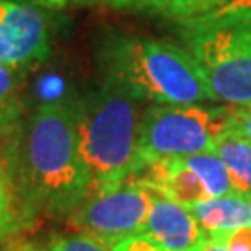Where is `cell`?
<instances>
[{
	"label": "cell",
	"instance_id": "cell-1",
	"mask_svg": "<svg viewBox=\"0 0 251 251\" xmlns=\"http://www.w3.org/2000/svg\"><path fill=\"white\" fill-rule=\"evenodd\" d=\"M4 151V170L26 222L36 212L69 218L91 194L73 102L47 100L21 117Z\"/></svg>",
	"mask_w": 251,
	"mask_h": 251
},
{
	"label": "cell",
	"instance_id": "cell-2",
	"mask_svg": "<svg viewBox=\"0 0 251 251\" xmlns=\"http://www.w3.org/2000/svg\"><path fill=\"white\" fill-rule=\"evenodd\" d=\"M104 76L151 104H205L214 95L192 54L166 39L108 34L99 47Z\"/></svg>",
	"mask_w": 251,
	"mask_h": 251
},
{
	"label": "cell",
	"instance_id": "cell-3",
	"mask_svg": "<svg viewBox=\"0 0 251 251\" xmlns=\"http://www.w3.org/2000/svg\"><path fill=\"white\" fill-rule=\"evenodd\" d=\"M142 106L144 100L108 76L73 102L91 192L114 190L136 173Z\"/></svg>",
	"mask_w": 251,
	"mask_h": 251
},
{
	"label": "cell",
	"instance_id": "cell-4",
	"mask_svg": "<svg viewBox=\"0 0 251 251\" xmlns=\"http://www.w3.org/2000/svg\"><path fill=\"white\" fill-rule=\"evenodd\" d=\"M180 37L216 100L251 104V13L184 25Z\"/></svg>",
	"mask_w": 251,
	"mask_h": 251
},
{
	"label": "cell",
	"instance_id": "cell-5",
	"mask_svg": "<svg viewBox=\"0 0 251 251\" xmlns=\"http://www.w3.org/2000/svg\"><path fill=\"white\" fill-rule=\"evenodd\" d=\"M231 116H233V106L229 104L147 106L142 114V123H140L138 170L152 160L184 158L190 154L212 151L218 138L225 130H229Z\"/></svg>",
	"mask_w": 251,
	"mask_h": 251
},
{
	"label": "cell",
	"instance_id": "cell-6",
	"mask_svg": "<svg viewBox=\"0 0 251 251\" xmlns=\"http://www.w3.org/2000/svg\"><path fill=\"white\" fill-rule=\"evenodd\" d=\"M151 199V190L128 179L114 190L91 192L67 220L80 234L112 248L126 236L142 233Z\"/></svg>",
	"mask_w": 251,
	"mask_h": 251
},
{
	"label": "cell",
	"instance_id": "cell-7",
	"mask_svg": "<svg viewBox=\"0 0 251 251\" xmlns=\"http://www.w3.org/2000/svg\"><path fill=\"white\" fill-rule=\"evenodd\" d=\"M49 56V11L30 0H0V63L25 78Z\"/></svg>",
	"mask_w": 251,
	"mask_h": 251
},
{
	"label": "cell",
	"instance_id": "cell-8",
	"mask_svg": "<svg viewBox=\"0 0 251 251\" xmlns=\"http://www.w3.org/2000/svg\"><path fill=\"white\" fill-rule=\"evenodd\" d=\"M142 233L170 251H201L208 238L188 206L156 192H152L151 208Z\"/></svg>",
	"mask_w": 251,
	"mask_h": 251
},
{
	"label": "cell",
	"instance_id": "cell-9",
	"mask_svg": "<svg viewBox=\"0 0 251 251\" xmlns=\"http://www.w3.org/2000/svg\"><path fill=\"white\" fill-rule=\"evenodd\" d=\"M208 236L251 227V196L231 194L188 206Z\"/></svg>",
	"mask_w": 251,
	"mask_h": 251
},
{
	"label": "cell",
	"instance_id": "cell-10",
	"mask_svg": "<svg viewBox=\"0 0 251 251\" xmlns=\"http://www.w3.org/2000/svg\"><path fill=\"white\" fill-rule=\"evenodd\" d=\"M76 2H99L102 6L114 9L158 15L175 21L182 26L214 9L222 0H76Z\"/></svg>",
	"mask_w": 251,
	"mask_h": 251
},
{
	"label": "cell",
	"instance_id": "cell-11",
	"mask_svg": "<svg viewBox=\"0 0 251 251\" xmlns=\"http://www.w3.org/2000/svg\"><path fill=\"white\" fill-rule=\"evenodd\" d=\"M212 152H216L229 173L233 175L238 194L251 196V144L231 128L225 130L214 144Z\"/></svg>",
	"mask_w": 251,
	"mask_h": 251
},
{
	"label": "cell",
	"instance_id": "cell-12",
	"mask_svg": "<svg viewBox=\"0 0 251 251\" xmlns=\"http://www.w3.org/2000/svg\"><path fill=\"white\" fill-rule=\"evenodd\" d=\"M184 162L201 179L203 186L206 188L208 198H222V196L238 194L233 175L229 173L224 160L216 152L206 151L190 154V156H184Z\"/></svg>",
	"mask_w": 251,
	"mask_h": 251
},
{
	"label": "cell",
	"instance_id": "cell-13",
	"mask_svg": "<svg viewBox=\"0 0 251 251\" xmlns=\"http://www.w3.org/2000/svg\"><path fill=\"white\" fill-rule=\"evenodd\" d=\"M21 76L0 63V138L6 136L21 121Z\"/></svg>",
	"mask_w": 251,
	"mask_h": 251
},
{
	"label": "cell",
	"instance_id": "cell-14",
	"mask_svg": "<svg viewBox=\"0 0 251 251\" xmlns=\"http://www.w3.org/2000/svg\"><path fill=\"white\" fill-rule=\"evenodd\" d=\"M49 251H110L104 244L93 240L86 234H69V236H60L52 242Z\"/></svg>",
	"mask_w": 251,
	"mask_h": 251
},
{
	"label": "cell",
	"instance_id": "cell-15",
	"mask_svg": "<svg viewBox=\"0 0 251 251\" xmlns=\"http://www.w3.org/2000/svg\"><path fill=\"white\" fill-rule=\"evenodd\" d=\"M0 216L26 222V220H25V216L21 214V210H19L15 196H13L11 186H9L8 173H6V170H4V164H2V162H0Z\"/></svg>",
	"mask_w": 251,
	"mask_h": 251
},
{
	"label": "cell",
	"instance_id": "cell-16",
	"mask_svg": "<svg viewBox=\"0 0 251 251\" xmlns=\"http://www.w3.org/2000/svg\"><path fill=\"white\" fill-rule=\"evenodd\" d=\"M248 13H251V0H222L214 9H210L208 13L201 15V17L194 19L192 23L231 17V15H248ZM192 23H188V25H192ZM182 26H184V25H182Z\"/></svg>",
	"mask_w": 251,
	"mask_h": 251
},
{
	"label": "cell",
	"instance_id": "cell-17",
	"mask_svg": "<svg viewBox=\"0 0 251 251\" xmlns=\"http://www.w3.org/2000/svg\"><path fill=\"white\" fill-rule=\"evenodd\" d=\"M110 251H170L160 248L156 242H152L151 238L144 233L132 234V236H126L123 240H119L117 244H114Z\"/></svg>",
	"mask_w": 251,
	"mask_h": 251
},
{
	"label": "cell",
	"instance_id": "cell-18",
	"mask_svg": "<svg viewBox=\"0 0 251 251\" xmlns=\"http://www.w3.org/2000/svg\"><path fill=\"white\" fill-rule=\"evenodd\" d=\"M222 242L225 251H251V227L236 229L231 233L214 234Z\"/></svg>",
	"mask_w": 251,
	"mask_h": 251
},
{
	"label": "cell",
	"instance_id": "cell-19",
	"mask_svg": "<svg viewBox=\"0 0 251 251\" xmlns=\"http://www.w3.org/2000/svg\"><path fill=\"white\" fill-rule=\"evenodd\" d=\"M233 132L240 134L251 144V104L244 106H233V116H231V126Z\"/></svg>",
	"mask_w": 251,
	"mask_h": 251
},
{
	"label": "cell",
	"instance_id": "cell-20",
	"mask_svg": "<svg viewBox=\"0 0 251 251\" xmlns=\"http://www.w3.org/2000/svg\"><path fill=\"white\" fill-rule=\"evenodd\" d=\"M25 227H26V222H23V220H13V218H4V216H0V242H2V240H11V238L17 236Z\"/></svg>",
	"mask_w": 251,
	"mask_h": 251
},
{
	"label": "cell",
	"instance_id": "cell-21",
	"mask_svg": "<svg viewBox=\"0 0 251 251\" xmlns=\"http://www.w3.org/2000/svg\"><path fill=\"white\" fill-rule=\"evenodd\" d=\"M0 251H43V250L28 242H9L6 246H0Z\"/></svg>",
	"mask_w": 251,
	"mask_h": 251
},
{
	"label": "cell",
	"instance_id": "cell-22",
	"mask_svg": "<svg viewBox=\"0 0 251 251\" xmlns=\"http://www.w3.org/2000/svg\"><path fill=\"white\" fill-rule=\"evenodd\" d=\"M30 2H34V4H37V6H41V8L45 9H62L65 8L69 2H73V0H30ZM76 2V0H75Z\"/></svg>",
	"mask_w": 251,
	"mask_h": 251
},
{
	"label": "cell",
	"instance_id": "cell-23",
	"mask_svg": "<svg viewBox=\"0 0 251 251\" xmlns=\"http://www.w3.org/2000/svg\"><path fill=\"white\" fill-rule=\"evenodd\" d=\"M201 251H225V248L222 246V242H220L216 236H208L205 246L201 248Z\"/></svg>",
	"mask_w": 251,
	"mask_h": 251
}]
</instances>
